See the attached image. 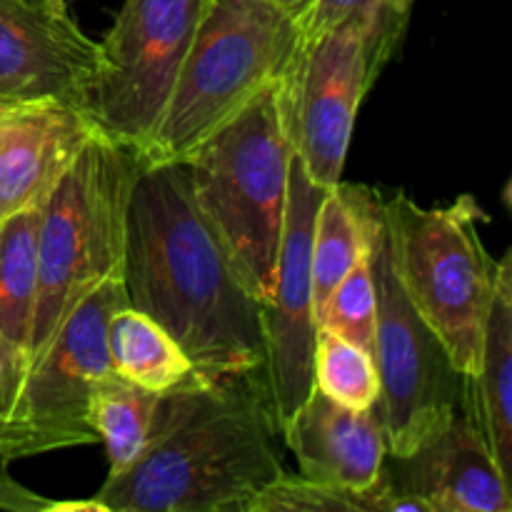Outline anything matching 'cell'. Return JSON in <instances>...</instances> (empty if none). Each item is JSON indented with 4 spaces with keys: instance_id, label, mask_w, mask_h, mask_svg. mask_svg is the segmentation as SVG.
I'll return each instance as SVG.
<instances>
[{
    "instance_id": "e0dca14e",
    "label": "cell",
    "mask_w": 512,
    "mask_h": 512,
    "mask_svg": "<svg viewBox=\"0 0 512 512\" xmlns=\"http://www.w3.org/2000/svg\"><path fill=\"white\" fill-rule=\"evenodd\" d=\"M380 223V195L363 185H345L340 180L328 190L315 215L313 250V305L320 320L340 280L358 265L370 250L375 228Z\"/></svg>"
},
{
    "instance_id": "ba28073f",
    "label": "cell",
    "mask_w": 512,
    "mask_h": 512,
    "mask_svg": "<svg viewBox=\"0 0 512 512\" xmlns=\"http://www.w3.org/2000/svg\"><path fill=\"white\" fill-rule=\"evenodd\" d=\"M208 0H123L100 43L80 108L105 138L140 155L153 138Z\"/></svg>"
},
{
    "instance_id": "7a4b0ae2",
    "label": "cell",
    "mask_w": 512,
    "mask_h": 512,
    "mask_svg": "<svg viewBox=\"0 0 512 512\" xmlns=\"http://www.w3.org/2000/svg\"><path fill=\"white\" fill-rule=\"evenodd\" d=\"M263 370L190 373L160 393L138 458L108 475L105 512H248L285 473Z\"/></svg>"
},
{
    "instance_id": "5b68a950",
    "label": "cell",
    "mask_w": 512,
    "mask_h": 512,
    "mask_svg": "<svg viewBox=\"0 0 512 512\" xmlns=\"http://www.w3.org/2000/svg\"><path fill=\"white\" fill-rule=\"evenodd\" d=\"M138 168L135 150L95 133L40 205L28 363L90 290L120 273L125 213Z\"/></svg>"
},
{
    "instance_id": "30bf717a",
    "label": "cell",
    "mask_w": 512,
    "mask_h": 512,
    "mask_svg": "<svg viewBox=\"0 0 512 512\" xmlns=\"http://www.w3.org/2000/svg\"><path fill=\"white\" fill-rule=\"evenodd\" d=\"M378 75L355 20L300 38L280 80V105L293 153L320 188L343 180L358 108Z\"/></svg>"
},
{
    "instance_id": "6da1fadb",
    "label": "cell",
    "mask_w": 512,
    "mask_h": 512,
    "mask_svg": "<svg viewBox=\"0 0 512 512\" xmlns=\"http://www.w3.org/2000/svg\"><path fill=\"white\" fill-rule=\"evenodd\" d=\"M125 300L180 345L195 373L263 370V303L195 200L185 165L140 163L125 213Z\"/></svg>"
},
{
    "instance_id": "7402d4cb",
    "label": "cell",
    "mask_w": 512,
    "mask_h": 512,
    "mask_svg": "<svg viewBox=\"0 0 512 512\" xmlns=\"http://www.w3.org/2000/svg\"><path fill=\"white\" fill-rule=\"evenodd\" d=\"M248 512H378V493L375 483L368 490H343L283 473L260 490Z\"/></svg>"
},
{
    "instance_id": "d4e9b609",
    "label": "cell",
    "mask_w": 512,
    "mask_h": 512,
    "mask_svg": "<svg viewBox=\"0 0 512 512\" xmlns=\"http://www.w3.org/2000/svg\"><path fill=\"white\" fill-rule=\"evenodd\" d=\"M378 3H385V0H310L308 10L300 15V30L303 35L323 33Z\"/></svg>"
},
{
    "instance_id": "cb8c5ba5",
    "label": "cell",
    "mask_w": 512,
    "mask_h": 512,
    "mask_svg": "<svg viewBox=\"0 0 512 512\" xmlns=\"http://www.w3.org/2000/svg\"><path fill=\"white\" fill-rule=\"evenodd\" d=\"M28 355L23 348L0 335V463L18 460L20 430L15 420L20 388H23Z\"/></svg>"
},
{
    "instance_id": "44dd1931",
    "label": "cell",
    "mask_w": 512,
    "mask_h": 512,
    "mask_svg": "<svg viewBox=\"0 0 512 512\" xmlns=\"http://www.w3.org/2000/svg\"><path fill=\"white\" fill-rule=\"evenodd\" d=\"M313 385L353 410H373L380 393L373 355L328 328H318L315 335Z\"/></svg>"
},
{
    "instance_id": "484cf974",
    "label": "cell",
    "mask_w": 512,
    "mask_h": 512,
    "mask_svg": "<svg viewBox=\"0 0 512 512\" xmlns=\"http://www.w3.org/2000/svg\"><path fill=\"white\" fill-rule=\"evenodd\" d=\"M50 500L20 485L18 480L0 470V510L5 512H45Z\"/></svg>"
},
{
    "instance_id": "ac0fdd59",
    "label": "cell",
    "mask_w": 512,
    "mask_h": 512,
    "mask_svg": "<svg viewBox=\"0 0 512 512\" xmlns=\"http://www.w3.org/2000/svg\"><path fill=\"white\" fill-rule=\"evenodd\" d=\"M108 355L115 375L158 395L193 373V363L180 345L153 318L130 305L110 318Z\"/></svg>"
},
{
    "instance_id": "f1b7e54d",
    "label": "cell",
    "mask_w": 512,
    "mask_h": 512,
    "mask_svg": "<svg viewBox=\"0 0 512 512\" xmlns=\"http://www.w3.org/2000/svg\"><path fill=\"white\" fill-rule=\"evenodd\" d=\"M3 108H5V105H3V103H0V110H3Z\"/></svg>"
},
{
    "instance_id": "2e32d148",
    "label": "cell",
    "mask_w": 512,
    "mask_h": 512,
    "mask_svg": "<svg viewBox=\"0 0 512 512\" xmlns=\"http://www.w3.org/2000/svg\"><path fill=\"white\" fill-rule=\"evenodd\" d=\"M470 403L495 463L512 475V250L498 260L495 293L480 348L478 373L470 378Z\"/></svg>"
},
{
    "instance_id": "9c48e42d",
    "label": "cell",
    "mask_w": 512,
    "mask_h": 512,
    "mask_svg": "<svg viewBox=\"0 0 512 512\" xmlns=\"http://www.w3.org/2000/svg\"><path fill=\"white\" fill-rule=\"evenodd\" d=\"M128 305L120 273L90 290L60 323L43 353L25 370L20 388L18 460L98 443L88 408L95 383L110 370L108 323Z\"/></svg>"
},
{
    "instance_id": "9a60e30c",
    "label": "cell",
    "mask_w": 512,
    "mask_h": 512,
    "mask_svg": "<svg viewBox=\"0 0 512 512\" xmlns=\"http://www.w3.org/2000/svg\"><path fill=\"white\" fill-rule=\"evenodd\" d=\"M280 433L303 478L343 490H368L388 458L373 410L345 408L318 388Z\"/></svg>"
},
{
    "instance_id": "3957f363",
    "label": "cell",
    "mask_w": 512,
    "mask_h": 512,
    "mask_svg": "<svg viewBox=\"0 0 512 512\" xmlns=\"http://www.w3.org/2000/svg\"><path fill=\"white\" fill-rule=\"evenodd\" d=\"M300 38L298 15L275 0H208L140 163L188 158L220 125L283 80Z\"/></svg>"
},
{
    "instance_id": "ffe728a7",
    "label": "cell",
    "mask_w": 512,
    "mask_h": 512,
    "mask_svg": "<svg viewBox=\"0 0 512 512\" xmlns=\"http://www.w3.org/2000/svg\"><path fill=\"white\" fill-rule=\"evenodd\" d=\"M158 398V393L128 383L113 370L95 383L88 418L98 443L105 445L108 475H118L140 455Z\"/></svg>"
},
{
    "instance_id": "83f0119b",
    "label": "cell",
    "mask_w": 512,
    "mask_h": 512,
    "mask_svg": "<svg viewBox=\"0 0 512 512\" xmlns=\"http://www.w3.org/2000/svg\"><path fill=\"white\" fill-rule=\"evenodd\" d=\"M275 3L283 5V8L290 10V13H293V15H298V20H300V15H303L305 10H308L310 0H275Z\"/></svg>"
},
{
    "instance_id": "277c9868",
    "label": "cell",
    "mask_w": 512,
    "mask_h": 512,
    "mask_svg": "<svg viewBox=\"0 0 512 512\" xmlns=\"http://www.w3.org/2000/svg\"><path fill=\"white\" fill-rule=\"evenodd\" d=\"M180 163L200 210L265 303L278 270L293 163L280 83L263 90Z\"/></svg>"
},
{
    "instance_id": "7c38bea8",
    "label": "cell",
    "mask_w": 512,
    "mask_h": 512,
    "mask_svg": "<svg viewBox=\"0 0 512 512\" xmlns=\"http://www.w3.org/2000/svg\"><path fill=\"white\" fill-rule=\"evenodd\" d=\"M100 70V43L65 0H0V103H83Z\"/></svg>"
},
{
    "instance_id": "8fae6325",
    "label": "cell",
    "mask_w": 512,
    "mask_h": 512,
    "mask_svg": "<svg viewBox=\"0 0 512 512\" xmlns=\"http://www.w3.org/2000/svg\"><path fill=\"white\" fill-rule=\"evenodd\" d=\"M328 190L315 185L303 163L293 153L285 208L283 240H280L278 270L270 298L263 303L265 365L263 378L268 388L275 428L290 423L313 385V353L318 318L313 305V250L315 215Z\"/></svg>"
},
{
    "instance_id": "603a6c76",
    "label": "cell",
    "mask_w": 512,
    "mask_h": 512,
    "mask_svg": "<svg viewBox=\"0 0 512 512\" xmlns=\"http://www.w3.org/2000/svg\"><path fill=\"white\" fill-rule=\"evenodd\" d=\"M373 243V240H370ZM375 318H378V293H375L373 268H370V250L358 260L353 270L345 275L325 303L318 328L333 330L340 338L360 345L373 355Z\"/></svg>"
},
{
    "instance_id": "4316f807",
    "label": "cell",
    "mask_w": 512,
    "mask_h": 512,
    "mask_svg": "<svg viewBox=\"0 0 512 512\" xmlns=\"http://www.w3.org/2000/svg\"><path fill=\"white\" fill-rule=\"evenodd\" d=\"M55 510H70V512H78V510L93 512V510H98V512H105L103 505H100L95 498L93 500H83V503H80V500H65V503H53V500H50L48 510H45V512H55Z\"/></svg>"
},
{
    "instance_id": "4fadbf2b",
    "label": "cell",
    "mask_w": 512,
    "mask_h": 512,
    "mask_svg": "<svg viewBox=\"0 0 512 512\" xmlns=\"http://www.w3.org/2000/svg\"><path fill=\"white\" fill-rule=\"evenodd\" d=\"M470 385V383H468ZM388 512H510V480L495 463L475 418L470 390L453 423L408 458L380 470Z\"/></svg>"
},
{
    "instance_id": "52a82bcc",
    "label": "cell",
    "mask_w": 512,
    "mask_h": 512,
    "mask_svg": "<svg viewBox=\"0 0 512 512\" xmlns=\"http://www.w3.org/2000/svg\"><path fill=\"white\" fill-rule=\"evenodd\" d=\"M370 268L378 293L373 360L380 380L373 413L388 455L408 458L453 423L470 378L455 368L443 340L405 295L390 258L383 210L370 243Z\"/></svg>"
},
{
    "instance_id": "d6986e66",
    "label": "cell",
    "mask_w": 512,
    "mask_h": 512,
    "mask_svg": "<svg viewBox=\"0 0 512 512\" xmlns=\"http://www.w3.org/2000/svg\"><path fill=\"white\" fill-rule=\"evenodd\" d=\"M38 223L40 205L0 223V335L25 355L38 288Z\"/></svg>"
},
{
    "instance_id": "8992f818",
    "label": "cell",
    "mask_w": 512,
    "mask_h": 512,
    "mask_svg": "<svg viewBox=\"0 0 512 512\" xmlns=\"http://www.w3.org/2000/svg\"><path fill=\"white\" fill-rule=\"evenodd\" d=\"M380 210L405 295L443 340L455 368L473 378L498 270L480 238L488 215L473 195L435 208L405 193L380 195Z\"/></svg>"
},
{
    "instance_id": "5bb4252c",
    "label": "cell",
    "mask_w": 512,
    "mask_h": 512,
    "mask_svg": "<svg viewBox=\"0 0 512 512\" xmlns=\"http://www.w3.org/2000/svg\"><path fill=\"white\" fill-rule=\"evenodd\" d=\"M98 133L80 105L63 100L0 110V223L45 203Z\"/></svg>"
}]
</instances>
